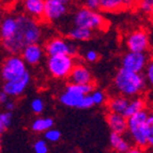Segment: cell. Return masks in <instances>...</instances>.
Returning a JSON list of instances; mask_svg holds the SVG:
<instances>
[{
	"mask_svg": "<svg viewBox=\"0 0 153 153\" xmlns=\"http://www.w3.org/2000/svg\"><path fill=\"white\" fill-rule=\"evenodd\" d=\"M54 126V120L48 117H39L32 121L31 130L36 133H45Z\"/></svg>",
	"mask_w": 153,
	"mask_h": 153,
	"instance_id": "21",
	"label": "cell"
},
{
	"mask_svg": "<svg viewBox=\"0 0 153 153\" xmlns=\"http://www.w3.org/2000/svg\"><path fill=\"white\" fill-rule=\"evenodd\" d=\"M33 150L34 153H48V145H47V140H43V139H39L34 143L33 145Z\"/></svg>",
	"mask_w": 153,
	"mask_h": 153,
	"instance_id": "27",
	"label": "cell"
},
{
	"mask_svg": "<svg viewBox=\"0 0 153 153\" xmlns=\"http://www.w3.org/2000/svg\"><path fill=\"white\" fill-rule=\"evenodd\" d=\"M126 46L130 51L145 53L149 48L148 34L143 30H135L130 33L126 39Z\"/></svg>",
	"mask_w": 153,
	"mask_h": 153,
	"instance_id": "11",
	"label": "cell"
},
{
	"mask_svg": "<svg viewBox=\"0 0 153 153\" xmlns=\"http://www.w3.org/2000/svg\"><path fill=\"white\" fill-rule=\"evenodd\" d=\"M9 97H10L4 91H1V93H0V102H1V104H4L5 102H8Z\"/></svg>",
	"mask_w": 153,
	"mask_h": 153,
	"instance_id": "36",
	"label": "cell"
},
{
	"mask_svg": "<svg viewBox=\"0 0 153 153\" xmlns=\"http://www.w3.org/2000/svg\"><path fill=\"white\" fill-rule=\"evenodd\" d=\"M145 76H146V79H147V82L153 87V60L149 61L147 66H146Z\"/></svg>",
	"mask_w": 153,
	"mask_h": 153,
	"instance_id": "30",
	"label": "cell"
},
{
	"mask_svg": "<svg viewBox=\"0 0 153 153\" xmlns=\"http://www.w3.org/2000/svg\"><path fill=\"white\" fill-rule=\"evenodd\" d=\"M92 90H93L92 84L76 85L70 82L64 89V91L60 94L59 101H60V103L62 105H64L66 107L79 108L85 95L92 93L93 92Z\"/></svg>",
	"mask_w": 153,
	"mask_h": 153,
	"instance_id": "4",
	"label": "cell"
},
{
	"mask_svg": "<svg viewBox=\"0 0 153 153\" xmlns=\"http://www.w3.org/2000/svg\"><path fill=\"white\" fill-rule=\"evenodd\" d=\"M57 1H59V2H61V3H64V4H68V3L70 2V0H57Z\"/></svg>",
	"mask_w": 153,
	"mask_h": 153,
	"instance_id": "39",
	"label": "cell"
},
{
	"mask_svg": "<svg viewBox=\"0 0 153 153\" xmlns=\"http://www.w3.org/2000/svg\"><path fill=\"white\" fill-rule=\"evenodd\" d=\"M130 101L128 97L124 95H119V97H114L108 101V108L110 111L117 112V114H121L123 115L128 107Z\"/></svg>",
	"mask_w": 153,
	"mask_h": 153,
	"instance_id": "19",
	"label": "cell"
},
{
	"mask_svg": "<svg viewBox=\"0 0 153 153\" xmlns=\"http://www.w3.org/2000/svg\"><path fill=\"white\" fill-rule=\"evenodd\" d=\"M85 5L90 10L97 11L101 9V0H85Z\"/></svg>",
	"mask_w": 153,
	"mask_h": 153,
	"instance_id": "32",
	"label": "cell"
},
{
	"mask_svg": "<svg viewBox=\"0 0 153 153\" xmlns=\"http://www.w3.org/2000/svg\"><path fill=\"white\" fill-rule=\"evenodd\" d=\"M27 72V63L23 57L19 55H10L2 63L1 77L3 82H9L21 78Z\"/></svg>",
	"mask_w": 153,
	"mask_h": 153,
	"instance_id": "7",
	"label": "cell"
},
{
	"mask_svg": "<svg viewBox=\"0 0 153 153\" xmlns=\"http://www.w3.org/2000/svg\"><path fill=\"white\" fill-rule=\"evenodd\" d=\"M45 53L48 56H58V55H70L74 56L76 54V46L62 38H54L46 42L44 46Z\"/></svg>",
	"mask_w": 153,
	"mask_h": 153,
	"instance_id": "8",
	"label": "cell"
},
{
	"mask_svg": "<svg viewBox=\"0 0 153 153\" xmlns=\"http://www.w3.org/2000/svg\"><path fill=\"white\" fill-rule=\"evenodd\" d=\"M23 1H25V0H23Z\"/></svg>",
	"mask_w": 153,
	"mask_h": 153,
	"instance_id": "42",
	"label": "cell"
},
{
	"mask_svg": "<svg viewBox=\"0 0 153 153\" xmlns=\"http://www.w3.org/2000/svg\"><path fill=\"white\" fill-rule=\"evenodd\" d=\"M149 118L150 114L145 109L128 118V131L134 143L139 148L148 146Z\"/></svg>",
	"mask_w": 153,
	"mask_h": 153,
	"instance_id": "3",
	"label": "cell"
},
{
	"mask_svg": "<svg viewBox=\"0 0 153 153\" xmlns=\"http://www.w3.org/2000/svg\"><path fill=\"white\" fill-rule=\"evenodd\" d=\"M147 64L148 56L146 55V53L128 51L122 58V68L136 73H141L143 70H146Z\"/></svg>",
	"mask_w": 153,
	"mask_h": 153,
	"instance_id": "9",
	"label": "cell"
},
{
	"mask_svg": "<svg viewBox=\"0 0 153 153\" xmlns=\"http://www.w3.org/2000/svg\"><path fill=\"white\" fill-rule=\"evenodd\" d=\"M151 16H152V18H153V4H152V11H151Z\"/></svg>",
	"mask_w": 153,
	"mask_h": 153,
	"instance_id": "41",
	"label": "cell"
},
{
	"mask_svg": "<svg viewBox=\"0 0 153 153\" xmlns=\"http://www.w3.org/2000/svg\"><path fill=\"white\" fill-rule=\"evenodd\" d=\"M30 74H29V72H27L21 78L3 82L2 91H4L10 97H21L30 84Z\"/></svg>",
	"mask_w": 153,
	"mask_h": 153,
	"instance_id": "10",
	"label": "cell"
},
{
	"mask_svg": "<svg viewBox=\"0 0 153 153\" xmlns=\"http://www.w3.org/2000/svg\"><path fill=\"white\" fill-rule=\"evenodd\" d=\"M106 122L111 132L123 134L128 131V118L117 112H108L106 115Z\"/></svg>",
	"mask_w": 153,
	"mask_h": 153,
	"instance_id": "15",
	"label": "cell"
},
{
	"mask_svg": "<svg viewBox=\"0 0 153 153\" xmlns=\"http://www.w3.org/2000/svg\"><path fill=\"white\" fill-rule=\"evenodd\" d=\"M68 12L66 4L57 1V0H45V10L44 16L47 22H56L65 15Z\"/></svg>",
	"mask_w": 153,
	"mask_h": 153,
	"instance_id": "12",
	"label": "cell"
},
{
	"mask_svg": "<svg viewBox=\"0 0 153 153\" xmlns=\"http://www.w3.org/2000/svg\"><path fill=\"white\" fill-rule=\"evenodd\" d=\"M13 121V114L11 111L1 112L0 115V133L3 134L5 130L10 128Z\"/></svg>",
	"mask_w": 153,
	"mask_h": 153,
	"instance_id": "24",
	"label": "cell"
},
{
	"mask_svg": "<svg viewBox=\"0 0 153 153\" xmlns=\"http://www.w3.org/2000/svg\"><path fill=\"white\" fill-rule=\"evenodd\" d=\"M70 82L76 85H89L93 82V77L89 70L82 64H77L69 76Z\"/></svg>",
	"mask_w": 153,
	"mask_h": 153,
	"instance_id": "14",
	"label": "cell"
},
{
	"mask_svg": "<svg viewBox=\"0 0 153 153\" xmlns=\"http://www.w3.org/2000/svg\"><path fill=\"white\" fill-rule=\"evenodd\" d=\"M18 26L11 38L2 40L3 48L11 55L22 54L26 46L36 44L41 40L42 29L36 18L26 14L17 15Z\"/></svg>",
	"mask_w": 153,
	"mask_h": 153,
	"instance_id": "1",
	"label": "cell"
},
{
	"mask_svg": "<svg viewBox=\"0 0 153 153\" xmlns=\"http://www.w3.org/2000/svg\"><path fill=\"white\" fill-rule=\"evenodd\" d=\"M93 105H95L94 101H93L91 93H90V94L85 95V97H84V100H82V104H80V106H79V108H80V109H88V108H91Z\"/></svg>",
	"mask_w": 153,
	"mask_h": 153,
	"instance_id": "31",
	"label": "cell"
},
{
	"mask_svg": "<svg viewBox=\"0 0 153 153\" xmlns=\"http://www.w3.org/2000/svg\"><path fill=\"white\" fill-rule=\"evenodd\" d=\"M44 51L41 47V45L36 44H30V45L26 46L24 51H22V57L26 61V63L29 65H36L42 61L44 56Z\"/></svg>",
	"mask_w": 153,
	"mask_h": 153,
	"instance_id": "13",
	"label": "cell"
},
{
	"mask_svg": "<svg viewBox=\"0 0 153 153\" xmlns=\"http://www.w3.org/2000/svg\"><path fill=\"white\" fill-rule=\"evenodd\" d=\"M74 25L77 27H85L91 30H101L107 25L105 17L99 12L88 8L79 9L74 16Z\"/></svg>",
	"mask_w": 153,
	"mask_h": 153,
	"instance_id": "6",
	"label": "cell"
},
{
	"mask_svg": "<svg viewBox=\"0 0 153 153\" xmlns=\"http://www.w3.org/2000/svg\"><path fill=\"white\" fill-rule=\"evenodd\" d=\"M85 58H86V60H87L88 62H97V60H99L100 56H99V54H97V51H93V49H90V51H88L87 53H86Z\"/></svg>",
	"mask_w": 153,
	"mask_h": 153,
	"instance_id": "33",
	"label": "cell"
},
{
	"mask_svg": "<svg viewBox=\"0 0 153 153\" xmlns=\"http://www.w3.org/2000/svg\"><path fill=\"white\" fill-rule=\"evenodd\" d=\"M146 107V103L143 99H139V97H136V99L130 101V104H128V107L126 108L125 112L123 114V116L126 118L132 117L133 115H135L137 112L143 110Z\"/></svg>",
	"mask_w": 153,
	"mask_h": 153,
	"instance_id": "22",
	"label": "cell"
},
{
	"mask_svg": "<svg viewBox=\"0 0 153 153\" xmlns=\"http://www.w3.org/2000/svg\"><path fill=\"white\" fill-rule=\"evenodd\" d=\"M152 4H153V0H137L138 8L140 9L143 12L147 13V14H151Z\"/></svg>",
	"mask_w": 153,
	"mask_h": 153,
	"instance_id": "28",
	"label": "cell"
},
{
	"mask_svg": "<svg viewBox=\"0 0 153 153\" xmlns=\"http://www.w3.org/2000/svg\"><path fill=\"white\" fill-rule=\"evenodd\" d=\"M150 119L153 121V109L151 110V112H150Z\"/></svg>",
	"mask_w": 153,
	"mask_h": 153,
	"instance_id": "40",
	"label": "cell"
},
{
	"mask_svg": "<svg viewBox=\"0 0 153 153\" xmlns=\"http://www.w3.org/2000/svg\"><path fill=\"white\" fill-rule=\"evenodd\" d=\"M92 99L94 101L95 105H102L104 104V102L106 101V95L103 91H100V90H97V91H93L91 93Z\"/></svg>",
	"mask_w": 153,
	"mask_h": 153,
	"instance_id": "29",
	"label": "cell"
},
{
	"mask_svg": "<svg viewBox=\"0 0 153 153\" xmlns=\"http://www.w3.org/2000/svg\"><path fill=\"white\" fill-rule=\"evenodd\" d=\"M124 153H145L143 151V148H139V147H134V148H131L130 150H128Z\"/></svg>",
	"mask_w": 153,
	"mask_h": 153,
	"instance_id": "37",
	"label": "cell"
},
{
	"mask_svg": "<svg viewBox=\"0 0 153 153\" xmlns=\"http://www.w3.org/2000/svg\"><path fill=\"white\" fill-rule=\"evenodd\" d=\"M75 63L73 56L70 55H58L48 56L47 59V70L55 78H68L74 69Z\"/></svg>",
	"mask_w": 153,
	"mask_h": 153,
	"instance_id": "5",
	"label": "cell"
},
{
	"mask_svg": "<svg viewBox=\"0 0 153 153\" xmlns=\"http://www.w3.org/2000/svg\"><path fill=\"white\" fill-rule=\"evenodd\" d=\"M146 76L141 73L128 71L121 68L116 73L114 78V87L121 95L124 97H135L145 90Z\"/></svg>",
	"mask_w": 153,
	"mask_h": 153,
	"instance_id": "2",
	"label": "cell"
},
{
	"mask_svg": "<svg viewBox=\"0 0 153 153\" xmlns=\"http://www.w3.org/2000/svg\"><path fill=\"white\" fill-rule=\"evenodd\" d=\"M16 107V104L14 101H12V100H9L8 102L4 103V108H5V111H11L12 112L13 110L15 109Z\"/></svg>",
	"mask_w": 153,
	"mask_h": 153,
	"instance_id": "35",
	"label": "cell"
},
{
	"mask_svg": "<svg viewBox=\"0 0 153 153\" xmlns=\"http://www.w3.org/2000/svg\"><path fill=\"white\" fill-rule=\"evenodd\" d=\"M109 143L110 146H111V148L118 153H124L131 149L128 141L124 140L122 137V134H119V133H116V132L110 133Z\"/></svg>",
	"mask_w": 153,
	"mask_h": 153,
	"instance_id": "18",
	"label": "cell"
},
{
	"mask_svg": "<svg viewBox=\"0 0 153 153\" xmlns=\"http://www.w3.org/2000/svg\"><path fill=\"white\" fill-rule=\"evenodd\" d=\"M136 1H137V0H124V7L130 8V7H132V5L135 4Z\"/></svg>",
	"mask_w": 153,
	"mask_h": 153,
	"instance_id": "38",
	"label": "cell"
},
{
	"mask_svg": "<svg viewBox=\"0 0 153 153\" xmlns=\"http://www.w3.org/2000/svg\"><path fill=\"white\" fill-rule=\"evenodd\" d=\"M124 8V0H101V9L105 12H117Z\"/></svg>",
	"mask_w": 153,
	"mask_h": 153,
	"instance_id": "23",
	"label": "cell"
},
{
	"mask_svg": "<svg viewBox=\"0 0 153 153\" xmlns=\"http://www.w3.org/2000/svg\"><path fill=\"white\" fill-rule=\"evenodd\" d=\"M30 107H31V110H32L34 114L40 115V114L43 112L44 107H45V104H44L43 100L36 97V99L32 100V102H31V104H30Z\"/></svg>",
	"mask_w": 153,
	"mask_h": 153,
	"instance_id": "26",
	"label": "cell"
},
{
	"mask_svg": "<svg viewBox=\"0 0 153 153\" xmlns=\"http://www.w3.org/2000/svg\"><path fill=\"white\" fill-rule=\"evenodd\" d=\"M148 145L153 148V121L149 118L148 124Z\"/></svg>",
	"mask_w": 153,
	"mask_h": 153,
	"instance_id": "34",
	"label": "cell"
},
{
	"mask_svg": "<svg viewBox=\"0 0 153 153\" xmlns=\"http://www.w3.org/2000/svg\"><path fill=\"white\" fill-rule=\"evenodd\" d=\"M68 36L73 41H88V40H90L93 36V30L85 28V27H77V26H75L72 30H70Z\"/></svg>",
	"mask_w": 153,
	"mask_h": 153,
	"instance_id": "20",
	"label": "cell"
},
{
	"mask_svg": "<svg viewBox=\"0 0 153 153\" xmlns=\"http://www.w3.org/2000/svg\"><path fill=\"white\" fill-rule=\"evenodd\" d=\"M24 10L27 15L36 19H40L44 16L45 0H25Z\"/></svg>",
	"mask_w": 153,
	"mask_h": 153,
	"instance_id": "16",
	"label": "cell"
},
{
	"mask_svg": "<svg viewBox=\"0 0 153 153\" xmlns=\"http://www.w3.org/2000/svg\"><path fill=\"white\" fill-rule=\"evenodd\" d=\"M44 137L47 141L49 143H57V141L60 140L61 138V133L59 130H56V128H51L47 132H45L44 134Z\"/></svg>",
	"mask_w": 153,
	"mask_h": 153,
	"instance_id": "25",
	"label": "cell"
},
{
	"mask_svg": "<svg viewBox=\"0 0 153 153\" xmlns=\"http://www.w3.org/2000/svg\"><path fill=\"white\" fill-rule=\"evenodd\" d=\"M18 26L17 16L8 15L2 19L1 23V28H0V33H1V39L7 40L16 32Z\"/></svg>",
	"mask_w": 153,
	"mask_h": 153,
	"instance_id": "17",
	"label": "cell"
}]
</instances>
